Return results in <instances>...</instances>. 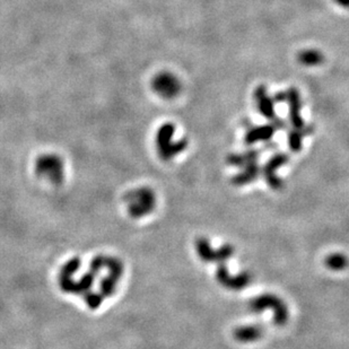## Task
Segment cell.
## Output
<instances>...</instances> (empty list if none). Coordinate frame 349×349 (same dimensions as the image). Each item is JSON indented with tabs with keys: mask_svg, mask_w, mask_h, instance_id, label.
Wrapping results in <instances>:
<instances>
[{
	"mask_svg": "<svg viewBox=\"0 0 349 349\" xmlns=\"http://www.w3.org/2000/svg\"><path fill=\"white\" fill-rule=\"evenodd\" d=\"M102 268H104V256H97L95 258H93V260L91 261V265H89L91 272L97 275L101 272Z\"/></svg>",
	"mask_w": 349,
	"mask_h": 349,
	"instance_id": "cell-24",
	"label": "cell"
},
{
	"mask_svg": "<svg viewBox=\"0 0 349 349\" xmlns=\"http://www.w3.org/2000/svg\"><path fill=\"white\" fill-rule=\"evenodd\" d=\"M195 245L198 257L201 259V261L206 262V264H210V262L223 264L229 258H232L234 254V248L232 245L225 244L218 249H212L210 242L205 237H200L197 240Z\"/></svg>",
	"mask_w": 349,
	"mask_h": 349,
	"instance_id": "cell-5",
	"label": "cell"
},
{
	"mask_svg": "<svg viewBox=\"0 0 349 349\" xmlns=\"http://www.w3.org/2000/svg\"><path fill=\"white\" fill-rule=\"evenodd\" d=\"M326 266L334 272H340L347 267V258L342 253H334L326 259Z\"/></svg>",
	"mask_w": 349,
	"mask_h": 349,
	"instance_id": "cell-17",
	"label": "cell"
},
{
	"mask_svg": "<svg viewBox=\"0 0 349 349\" xmlns=\"http://www.w3.org/2000/svg\"><path fill=\"white\" fill-rule=\"evenodd\" d=\"M261 336L262 329L259 326H242L234 330V338L240 343H253Z\"/></svg>",
	"mask_w": 349,
	"mask_h": 349,
	"instance_id": "cell-13",
	"label": "cell"
},
{
	"mask_svg": "<svg viewBox=\"0 0 349 349\" xmlns=\"http://www.w3.org/2000/svg\"><path fill=\"white\" fill-rule=\"evenodd\" d=\"M284 101H287L289 104V118L291 126L296 130L305 129V123L301 117V98L296 88L291 87L285 92Z\"/></svg>",
	"mask_w": 349,
	"mask_h": 349,
	"instance_id": "cell-9",
	"label": "cell"
},
{
	"mask_svg": "<svg viewBox=\"0 0 349 349\" xmlns=\"http://www.w3.org/2000/svg\"><path fill=\"white\" fill-rule=\"evenodd\" d=\"M275 131H276V128L273 123L272 125L254 127L246 133L245 143L246 145H253V143L260 141H269L274 137Z\"/></svg>",
	"mask_w": 349,
	"mask_h": 349,
	"instance_id": "cell-11",
	"label": "cell"
},
{
	"mask_svg": "<svg viewBox=\"0 0 349 349\" xmlns=\"http://www.w3.org/2000/svg\"><path fill=\"white\" fill-rule=\"evenodd\" d=\"M35 173L47 179L55 186H59L65 179V163L63 157L57 154H43L35 162Z\"/></svg>",
	"mask_w": 349,
	"mask_h": 349,
	"instance_id": "cell-3",
	"label": "cell"
},
{
	"mask_svg": "<svg viewBox=\"0 0 349 349\" xmlns=\"http://www.w3.org/2000/svg\"><path fill=\"white\" fill-rule=\"evenodd\" d=\"M104 267L109 270V274H112L119 278H121L125 272L122 261L116 257H104Z\"/></svg>",
	"mask_w": 349,
	"mask_h": 349,
	"instance_id": "cell-18",
	"label": "cell"
},
{
	"mask_svg": "<svg viewBox=\"0 0 349 349\" xmlns=\"http://www.w3.org/2000/svg\"><path fill=\"white\" fill-rule=\"evenodd\" d=\"M128 204V212L133 218H141L154 211L156 196L150 188L142 187L128 192L125 196Z\"/></svg>",
	"mask_w": 349,
	"mask_h": 349,
	"instance_id": "cell-2",
	"label": "cell"
},
{
	"mask_svg": "<svg viewBox=\"0 0 349 349\" xmlns=\"http://www.w3.org/2000/svg\"><path fill=\"white\" fill-rule=\"evenodd\" d=\"M249 309L253 313H261L265 310L274 311V323L276 326H285L289 319V311L281 298L274 294H262L253 297L249 303Z\"/></svg>",
	"mask_w": 349,
	"mask_h": 349,
	"instance_id": "cell-1",
	"label": "cell"
},
{
	"mask_svg": "<svg viewBox=\"0 0 349 349\" xmlns=\"http://www.w3.org/2000/svg\"><path fill=\"white\" fill-rule=\"evenodd\" d=\"M337 3H339L340 6L343 7H347L348 6V0H336Z\"/></svg>",
	"mask_w": 349,
	"mask_h": 349,
	"instance_id": "cell-25",
	"label": "cell"
},
{
	"mask_svg": "<svg viewBox=\"0 0 349 349\" xmlns=\"http://www.w3.org/2000/svg\"><path fill=\"white\" fill-rule=\"evenodd\" d=\"M298 61L304 66L312 67V66H318L323 61V56L321 52L313 49L304 50L298 55Z\"/></svg>",
	"mask_w": 349,
	"mask_h": 349,
	"instance_id": "cell-15",
	"label": "cell"
},
{
	"mask_svg": "<svg viewBox=\"0 0 349 349\" xmlns=\"http://www.w3.org/2000/svg\"><path fill=\"white\" fill-rule=\"evenodd\" d=\"M175 133V127L173 123H164L158 129L156 135V147H157L158 155L163 161H170L180 153L187 148L188 141L182 139L178 142L172 141L173 135Z\"/></svg>",
	"mask_w": 349,
	"mask_h": 349,
	"instance_id": "cell-4",
	"label": "cell"
},
{
	"mask_svg": "<svg viewBox=\"0 0 349 349\" xmlns=\"http://www.w3.org/2000/svg\"><path fill=\"white\" fill-rule=\"evenodd\" d=\"M95 277L96 274H94L91 270H89L88 273L84 274L83 276L80 277L79 280H77V295H83L86 291L91 289V287L94 284V280H95Z\"/></svg>",
	"mask_w": 349,
	"mask_h": 349,
	"instance_id": "cell-19",
	"label": "cell"
},
{
	"mask_svg": "<svg viewBox=\"0 0 349 349\" xmlns=\"http://www.w3.org/2000/svg\"><path fill=\"white\" fill-rule=\"evenodd\" d=\"M259 157L258 150H248L243 154H232L227 157V163L229 165L237 166V167H244L250 163L257 162Z\"/></svg>",
	"mask_w": 349,
	"mask_h": 349,
	"instance_id": "cell-14",
	"label": "cell"
},
{
	"mask_svg": "<svg viewBox=\"0 0 349 349\" xmlns=\"http://www.w3.org/2000/svg\"><path fill=\"white\" fill-rule=\"evenodd\" d=\"M151 85L155 93L165 100H172L181 92V83L171 72H161L156 75Z\"/></svg>",
	"mask_w": 349,
	"mask_h": 349,
	"instance_id": "cell-6",
	"label": "cell"
},
{
	"mask_svg": "<svg viewBox=\"0 0 349 349\" xmlns=\"http://www.w3.org/2000/svg\"><path fill=\"white\" fill-rule=\"evenodd\" d=\"M80 266H81V260L79 258H71L70 260H68L63 267H61L60 276L72 277L73 275L79 270Z\"/></svg>",
	"mask_w": 349,
	"mask_h": 349,
	"instance_id": "cell-20",
	"label": "cell"
},
{
	"mask_svg": "<svg viewBox=\"0 0 349 349\" xmlns=\"http://www.w3.org/2000/svg\"><path fill=\"white\" fill-rule=\"evenodd\" d=\"M303 133L302 130H291L289 131L288 135V143H289V148L294 153H298L299 150L302 149V140H303Z\"/></svg>",
	"mask_w": 349,
	"mask_h": 349,
	"instance_id": "cell-21",
	"label": "cell"
},
{
	"mask_svg": "<svg viewBox=\"0 0 349 349\" xmlns=\"http://www.w3.org/2000/svg\"><path fill=\"white\" fill-rule=\"evenodd\" d=\"M84 299L86 304H87V306L91 310H96L98 307L101 306L102 302H103V296H102L101 294L98 293H94V291H86L84 294Z\"/></svg>",
	"mask_w": 349,
	"mask_h": 349,
	"instance_id": "cell-23",
	"label": "cell"
},
{
	"mask_svg": "<svg viewBox=\"0 0 349 349\" xmlns=\"http://www.w3.org/2000/svg\"><path fill=\"white\" fill-rule=\"evenodd\" d=\"M216 279L221 286L231 290L244 289L251 282V276L249 273L243 272L237 275H231L224 262L217 266Z\"/></svg>",
	"mask_w": 349,
	"mask_h": 349,
	"instance_id": "cell-7",
	"label": "cell"
},
{
	"mask_svg": "<svg viewBox=\"0 0 349 349\" xmlns=\"http://www.w3.org/2000/svg\"><path fill=\"white\" fill-rule=\"evenodd\" d=\"M287 162H288V156L286 154L279 153L274 155L273 157L265 164V166L261 168V172L265 176L267 183H268L269 187L274 189V190H280L282 186H284L281 179H279L277 176L276 172L279 167L285 165Z\"/></svg>",
	"mask_w": 349,
	"mask_h": 349,
	"instance_id": "cell-8",
	"label": "cell"
},
{
	"mask_svg": "<svg viewBox=\"0 0 349 349\" xmlns=\"http://www.w3.org/2000/svg\"><path fill=\"white\" fill-rule=\"evenodd\" d=\"M256 101L258 105V110L265 118L269 119V120H275L276 119V113H275L274 108V101L268 94H267V89L265 86H259L256 89Z\"/></svg>",
	"mask_w": 349,
	"mask_h": 349,
	"instance_id": "cell-10",
	"label": "cell"
},
{
	"mask_svg": "<svg viewBox=\"0 0 349 349\" xmlns=\"http://www.w3.org/2000/svg\"><path fill=\"white\" fill-rule=\"evenodd\" d=\"M120 280V278L114 276L112 274H109L108 276L102 279L100 282V288H101V295L103 297H110L116 293L118 281Z\"/></svg>",
	"mask_w": 349,
	"mask_h": 349,
	"instance_id": "cell-16",
	"label": "cell"
},
{
	"mask_svg": "<svg viewBox=\"0 0 349 349\" xmlns=\"http://www.w3.org/2000/svg\"><path fill=\"white\" fill-rule=\"evenodd\" d=\"M243 168H244L243 171H241L240 173H237L232 179V183L234 186L241 187V186H245V184L252 183L256 181L261 173V167L259 166V164L257 162L250 163Z\"/></svg>",
	"mask_w": 349,
	"mask_h": 349,
	"instance_id": "cell-12",
	"label": "cell"
},
{
	"mask_svg": "<svg viewBox=\"0 0 349 349\" xmlns=\"http://www.w3.org/2000/svg\"><path fill=\"white\" fill-rule=\"evenodd\" d=\"M59 287L64 293L77 295V281L72 277L59 276Z\"/></svg>",
	"mask_w": 349,
	"mask_h": 349,
	"instance_id": "cell-22",
	"label": "cell"
}]
</instances>
